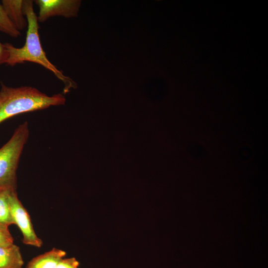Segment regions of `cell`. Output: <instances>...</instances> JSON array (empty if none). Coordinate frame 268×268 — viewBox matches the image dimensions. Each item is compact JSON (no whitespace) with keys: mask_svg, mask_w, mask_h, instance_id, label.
<instances>
[{"mask_svg":"<svg viewBox=\"0 0 268 268\" xmlns=\"http://www.w3.org/2000/svg\"><path fill=\"white\" fill-rule=\"evenodd\" d=\"M33 3L32 0H24V10L28 23L24 45L21 48H17L9 43H4L8 54L6 64L11 67L27 62L39 64L53 72L63 82L64 92L66 94L71 88H75L76 85L48 60L40 42L39 22Z\"/></svg>","mask_w":268,"mask_h":268,"instance_id":"6da1fadb","label":"cell"},{"mask_svg":"<svg viewBox=\"0 0 268 268\" xmlns=\"http://www.w3.org/2000/svg\"><path fill=\"white\" fill-rule=\"evenodd\" d=\"M66 101L61 93L49 96L32 86L12 87L0 81V124L19 114L63 105Z\"/></svg>","mask_w":268,"mask_h":268,"instance_id":"7a4b0ae2","label":"cell"},{"mask_svg":"<svg viewBox=\"0 0 268 268\" xmlns=\"http://www.w3.org/2000/svg\"><path fill=\"white\" fill-rule=\"evenodd\" d=\"M28 124L24 122L0 148V188L17 189L16 170L23 147L29 136Z\"/></svg>","mask_w":268,"mask_h":268,"instance_id":"3957f363","label":"cell"},{"mask_svg":"<svg viewBox=\"0 0 268 268\" xmlns=\"http://www.w3.org/2000/svg\"><path fill=\"white\" fill-rule=\"evenodd\" d=\"M11 215L15 224L19 228L23 235L22 242L27 245L40 248L42 240L36 235L30 215L18 198L16 190H13L9 197Z\"/></svg>","mask_w":268,"mask_h":268,"instance_id":"277c9868","label":"cell"},{"mask_svg":"<svg viewBox=\"0 0 268 268\" xmlns=\"http://www.w3.org/2000/svg\"><path fill=\"white\" fill-rule=\"evenodd\" d=\"M34 2L39 7L37 19L41 23L53 16L76 17L81 4L79 0H36Z\"/></svg>","mask_w":268,"mask_h":268,"instance_id":"5b68a950","label":"cell"},{"mask_svg":"<svg viewBox=\"0 0 268 268\" xmlns=\"http://www.w3.org/2000/svg\"><path fill=\"white\" fill-rule=\"evenodd\" d=\"M1 3L12 23L20 32L27 27L23 0H2Z\"/></svg>","mask_w":268,"mask_h":268,"instance_id":"8992f818","label":"cell"},{"mask_svg":"<svg viewBox=\"0 0 268 268\" xmlns=\"http://www.w3.org/2000/svg\"><path fill=\"white\" fill-rule=\"evenodd\" d=\"M66 255L65 251L54 248L33 258L28 262L26 268H56L59 263Z\"/></svg>","mask_w":268,"mask_h":268,"instance_id":"52a82bcc","label":"cell"},{"mask_svg":"<svg viewBox=\"0 0 268 268\" xmlns=\"http://www.w3.org/2000/svg\"><path fill=\"white\" fill-rule=\"evenodd\" d=\"M24 261L19 247L13 244L0 247V268H22Z\"/></svg>","mask_w":268,"mask_h":268,"instance_id":"ba28073f","label":"cell"},{"mask_svg":"<svg viewBox=\"0 0 268 268\" xmlns=\"http://www.w3.org/2000/svg\"><path fill=\"white\" fill-rule=\"evenodd\" d=\"M15 189L10 187L0 188V223L7 226L14 224L11 213L9 197Z\"/></svg>","mask_w":268,"mask_h":268,"instance_id":"9c48e42d","label":"cell"},{"mask_svg":"<svg viewBox=\"0 0 268 268\" xmlns=\"http://www.w3.org/2000/svg\"><path fill=\"white\" fill-rule=\"evenodd\" d=\"M0 32L13 38H18L21 32L13 25L8 18L1 2H0Z\"/></svg>","mask_w":268,"mask_h":268,"instance_id":"30bf717a","label":"cell"},{"mask_svg":"<svg viewBox=\"0 0 268 268\" xmlns=\"http://www.w3.org/2000/svg\"><path fill=\"white\" fill-rule=\"evenodd\" d=\"M13 238L9 232L8 226L0 223V247L12 245Z\"/></svg>","mask_w":268,"mask_h":268,"instance_id":"8fae6325","label":"cell"},{"mask_svg":"<svg viewBox=\"0 0 268 268\" xmlns=\"http://www.w3.org/2000/svg\"><path fill=\"white\" fill-rule=\"evenodd\" d=\"M79 263L75 258H63L56 268H78Z\"/></svg>","mask_w":268,"mask_h":268,"instance_id":"7c38bea8","label":"cell"},{"mask_svg":"<svg viewBox=\"0 0 268 268\" xmlns=\"http://www.w3.org/2000/svg\"><path fill=\"white\" fill-rule=\"evenodd\" d=\"M8 57V52L4 44L0 42V66L3 64H6Z\"/></svg>","mask_w":268,"mask_h":268,"instance_id":"4fadbf2b","label":"cell"}]
</instances>
